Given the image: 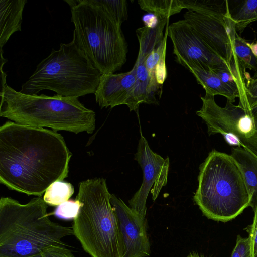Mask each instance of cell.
Returning <instances> with one entry per match:
<instances>
[{"instance_id": "1", "label": "cell", "mask_w": 257, "mask_h": 257, "mask_svg": "<svg viewBox=\"0 0 257 257\" xmlns=\"http://www.w3.org/2000/svg\"><path fill=\"white\" fill-rule=\"evenodd\" d=\"M72 153L57 131L8 121L0 127V182L41 197L68 177Z\"/></svg>"}, {"instance_id": "2", "label": "cell", "mask_w": 257, "mask_h": 257, "mask_svg": "<svg viewBox=\"0 0 257 257\" xmlns=\"http://www.w3.org/2000/svg\"><path fill=\"white\" fill-rule=\"evenodd\" d=\"M47 205L41 197L25 204L1 198L0 257H33L67 248L62 239L74 235L73 228L51 221Z\"/></svg>"}, {"instance_id": "3", "label": "cell", "mask_w": 257, "mask_h": 257, "mask_svg": "<svg viewBox=\"0 0 257 257\" xmlns=\"http://www.w3.org/2000/svg\"><path fill=\"white\" fill-rule=\"evenodd\" d=\"M70 7L73 38L102 74L119 70L127 60L128 45L118 23L99 0L65 1Z\"/></svg>"}, {"instance_id": "4", "label": "cell", "mask_w": 257, "mask_h": 257, "mask_svg": "<svg viewBox=\"0 0 257 257\" xmlns=\"http://www.w3.org/2000/svg\"><path fill=\"white\" fill-rule=\"evenodd\" d=\"M0 96V116L17 123L75 134H91L95 130V113L78 98L25 94L7 84L1 90Z\"/></svg>"}, {"instance_id": "5", "label": "cell", "mask_w": 257, "mask_h": 257, "mask_svg": "<svg viewBox=\"0 0 257 257\" xmlns=\"http://www.w3.org/2000/svg\"><path fill=\"white\" fill-rule=\"evenodd\" d=\"M78 187L76 199L81 206L73 219L74 235L91 257H122V237L106 180L87 179Z\"/></svg>"}, {"instance_id": "6", "label": "cell", "mask_w": 257, "mask_h": 257, "mask_svg": "<svg viewBox=\"0 0 257 257\" xmlns=\"http://www.w3.org/2000/svg\"><path fill=\"white\" fill-rule=\"evenodd\" d=\"M194 202L208 219L226 222L249 206L242 174L230 155L212 150L200 165Z\"/></svg>"}, {"instance_id": "7", "label": "cell", "mask_w": 257, "mask_h": 257, "mask_svg": "<svg viewBox=\"0 0 257 257\" xmlns=\"http://www.w3.org/2000/svg\"><path fill=\"white\" fill-rule=\"evenodd\" d=\"M102 74L74 41L61 43L37 66L20 92L34 95L50 90L63 97H77L95 93Z\"/></svg>"}, {"instance_id": "8", "label": "cell", "mask_w": 257, "mask_h": 257, "mask_svg": "<svg viewBox=\"0 0 257 257\" xmlns=\"http://www.w3.org/2000/svg\"><path fill=\"white\" fill-rule=\"evenodd\" d=\"M168 36L173 43L176 61L186 68L197 66L212 71L229 69L237 74L207 45L185 19L168 26Z\"/></svg>"}, {"instance_id": "9", "label": "cell", "mask_w": 257, "mask_h": 257, "mask_svg": "<svg viewBox=\"0 0 257 257\" xmlns=\"http://www.w3.org/2000/svg\"><path fill=\"white\" fill-rule=\"evenodd\" d=\"M183 16L207 45L225 62L231 69L245 76V71L241 66L234 52L233 38L236 31L229 10L225 23L188 11Z\"/></svg>"}, {"instance_id": "10", "label": "cell", "mask_w": 257, "mask_h": 257, "mask_svg": "<svg viewBox=\"0 0 257 257\" xmlns=\"http://www.w3.org/2000/svg\"><path fill=\"white\" fill-rule=\"evenodd\" d=\"M202 106L196 111L207 126L209 136L216 134H232L241 141L251 136L255 132L254 120L249 112L241 106L227 100L225 107L215 102L214 96L206 93L201 97Z\"/></svg>"}, {"instance_id": "11", "label": "cell", "mask_w": 257, "mask_h": 257, "mask_svg": "<svg viewBox=\"0 0 257 257\" xmlns=\"http://www.w3.org/2000/svg\"><path fill=\"white\" fill-rule=\"evenodd\" d=\"M135 160L138 161L143 173V180L139 190L128 201L130 207L145 218L146 201L150 191L155 201L163 188L167 184L170 165L169 157L164 159L154 152L146 138L141 134Z\"/></svg>"}, {"instance_id": "12", "label": "cell", "mask_w": 257, "mask_h": 257, "mask_svg": "<svg viewBox=\"0 0 257 257\" xmlns=\"http://www.w3.org/2000/svg\"><path fill=\"white\" fill-rule=\"evenodd\" d=\"M110 203L117 218L123 243L122 257H147L151 254L145 218L112 194Z\"/></svg>"}, {"instance_id": "13", "label": "cell", "mask_w": 257, "mask_h": 257, "mask_svg": "<svg viewBox=\"0 0 257 257\" xmlns=\"http://www.w3.org/2000/svg\"><path fill=\"white\" fill-rule=\"evenodd\" d=\"M136 77V65L127 72L102 74L94 93L95 100L101 108H111L126 105L133 89Z\"/></svg>"}, {"instance_id": "14", "label": "cell", "mask_w": 257, "mask_h": 257, "mask_svg": "<svg viewBox=\"0 0 257 257\" xmlns=\"http://www.w3.org/2000/svg\"><path fill=\"white\" fill-rule=\"evenodd\" d=\"M146 56L138 53L135 64L136 65V77L135 84L126 105L130 110L138 112L142 103L158 105L156 95L161 96L162 92L153 84L145 66Z\"/></svg>"}, {"instance_id": "15", "label": "cell", "mask_w": 257, "mask_h": 257, "mask_svg": "<svg viewBox=\"0 0 257 257\" xmlns=\"http://www.w3.org/2000/svg\"><path fill=\"white\" fill-rule=\"evenodd\" d=\"M237 146L231 149V157L243 177L254 211L257 207V157L246 149Z\"/></svg>"}, {"instance_id": "16", "label": "cell", "mask_w": 257, "mask_h": 257, "mask_svg": "<svg viewBox=\"0 0 257 257\" xmlns=\"http://www.w3.org/2000/svg\"><path fill=\"white\" fill-rule=\"evenodd\" d=\"M26 0H0V48L15 32L21 30Z\"/></svg>"}, {"instance_id": "17", "label": "cell", "mask_w": 257, "mask_h": 257, "mask_svg": "<svg viewBox=\"0 0 257 257\" xmlns=\"http://www.w3.org/2000/svg\"><path fill=\"white\" fill-rule=\"evenodd\" d=\"M188 69L194 76L198 84L204 89L206 93L213 96L220 95L225 97L227 100L233 103L238 94L223 82L216 74L210 69L197 66H192Z\"/></svg>"}, {"instance_id": "18", "label": "cell", "mask_w": 257, "mask_h": 257, "mask_svg": "<svg viewBox=\"0 0 257 257\" xmlns=\"http://www.w3.org/2000/svg\"><path fill=\"white\" fill-rule=\"evenodd\" d=\"M168 24L162 41L147 56L145 66L154 85L161 92L167 77L165 58Z\"/></svg>"}, {"instance_id": "19", "label": "cell", "mask_w": 257, "mask_h": 257, "mask_svg": "<svg viewBox=\"0 0 257 257\" xmlns=\"http://www.w3.org/2000/svg\"><path fill=\"white\" fill-rule=\"evenodd\" d=\"M182 2L184 9L188 11L226 22V14L229 9L227 0H182Z\"/></svg>"}, {"instance_id": "20", "label": "cell", "mask_w": 257, "mask_h": 257, "mask_svg": "<svg viewBox=\"0 0 257 257\" xmlns=\"http://www.w3.org/2000/svg\"><path fill=\"white\" fill-rule=\"evenodd\" d=\"M169 18L161 17L154 27L144 26L136 30L139 42V52L147 56L163 40V30Z\"/></svg>"}, {"instance_id": "21", "label": "cell", "mask_w": 257, "mask_h": 257, "mask_svg": "<svg viewBox=\"0 0 257 257\" xmlns=\"http://www.w3.org/2000/svg\"><path fill=\"white\" fill-rule=\"evenodd\" d=\"M229 6L230 16L235 24V30L241 33L251 23L257 21V0L233 1Z\"/></svg>"}, {"instance_id": "22", "label": "cell", "mask_w": 257, "mask_h": 257, "mask_svg": "<svg viewBox=\"0 0 257 257\" xmlns=\"http://www.w3.org/2000/svg\"><path fill=\"white\" fill-rule=\"evenodd\" d=\"M138 3L142 10L167 18L184 9L182 0H139Z\"/></svg>"}, {"instance_id": "23", "label": "cell", "mask_w": 257, "mask_h": 257, "mask_svg": "<svg viewBox=\"0 0 257 257\" xmlns=\"http://www.w3.org/2000/svg\"><path fill=\"white\" fill-rule=\"evenodd\" d=\"M74 192V187L71 183L57 181L47 189L43 198L45 203L49 205L58 206L68 201Z\"/></svg>"}, {"instance_id": "24", "label": "cell", "mask_w": 257, "mask_h": 257, "mask_svg": "<svg viewBox=\"0 0 257 257\" xmlns=\"http://www.w3.org/2000/svg\"><path fill=\"white\" fill-rule=\"evenodd\" d=\"M233 46L236 56L242 69L257 71V58L253 54L247 45V42L235 33L233 38Z\"/></svg>"}, {"instance_id": "25", "label": "cell", "mask_w": 257, "mask_h": 257, "mask_svg": "<svg viewBox=\"0 0 257 257\" xmlns=\"http://www.w3.org/2000/svg\"><path fill=\"white\" fill-rule=\"evenodd\" d=\"M107 11L119 24L127 20V4L125 0H99Z\"/></svg>"}, {"instance_id": "26", "label": "cell", "mask_w": 257, "mask_h": 257, "mask_svg": "<svg viewBox=\"0 0 257 257\" xmlns=\"http://www.w3.org/2000/svg\"><path fill=\"white\" fill-rule=\"evenodd\" d=\"M80 206L79 200H68L57 206L53 214L61 219H74L78 214Z\"/></svg>"}, {"instance_id": "27", "label": "cell", "mask_w": 257, "mask_h": 257, "mask_svg": "<svg viewBox=\"0 0 257 257\" xmlns=\"http://www.w3.org/2000/svg\"><path fill=\"white\" fill-rule=\"evenodd\" d=\"M231 257H251V244L249 237L237 236L235 246Z\"/></svg>"}, {"instance_id": "28", "label": "cell", "mask_w": 257, "mask_h": 257, "mask_svg": "<svg viewBox=\"0 0 257 257\" xmlns=\"http://www.w3.org/2000/svg\"><path fill=\"white\" fill-rule=\"evenodd\" d=\"M246 92L248 111L257 105V71L249 78L246 84Z\"/></svg>"}, {"instance_id": "29", "label": "cell", "mask_w": 257, "mask_h": 257, "mask_svg": "<svg viewBox=\"0 0 257 257\" xmlns=\"http://www.w3.org/2000/svg\"><path fill=\"white\" fill-rule=\"evenodd\" d=\"M253 220L251 225L246 228L251 244V257H257V207L253 211Z\"/></svg>"}, {"instance_id": "30", "label": "cell", "mask_w": 257, "mask_h": 257, "mask_svg": "<svg viewBox=\"0 0 257 257\" xmlns=\"http://www.w3.org/2000/svg\"><path fill=\"white\" fill-rule=\"evenodd\" d=\"M33 257H74L68 248L52 249L42 252Z\"/></svg>"}, {"instance_id": "31", "label": "cell", "mask_w": 257, "mask_h": 257, "mask_svg": "<svg viewBox=\"0 0 257 257\" xmlns=\"http://www.w3.org/2000/svg\"><path fill=\"white\" fill-rule=\"evenodd\" d=\"M241 146L257 157V130L251 136L241 141Z\"/></svg>"}, {"instance_id": "32", "label": "cell", "mask_w": 257, "mask_h": 257, "mask_svg": "<svg viewBox=\"0 0 257 257\" xmlns=\"http://www.w3.org/2000/svg\"><path fill=\"white\" fill-rule=\"evenodd\" d=\"M226 142L230 145L235 147L241 146L240 140L236 136L232 134L223 135Z\"/></svg>"}, {"instance_id": "33", "label": "cell", "mask_w": 257, "mask_h": 257, "mask_svg": "<svg viewBox=\"0 0 257 257\" xmlns=\"http://www.w3.org/2000/svg\"><path fill=\"white\" fill-rule=\"evenodd\" d=\"M252 116L257 130V105L251 108L248 111Z\"/></svg>"}, {"instance_id": "34", "label": "cell", "mask_w": 257, "mask_h": 257, "mask_svg": "<svg viewBox=\"0 0 257 257\" xmlns=\"http://www.w3.org/2000/svg\"><path fill=\"white\" fill-rule=\"evenodd\" d=\"M247 45L251 49L253 54L257 58V42L251 43L247 42Z\"/></svg>"}, {"instance_id": "35", "label": "cell", "mask_w": 257, "mask_h": 257, "mask_svg": "<svg viewBox=\"0 0 257 257\" xmlns=\"http://www.w3.org/2000/svg\"><path fill=\"white\" fill-rule=\"evenodd\" d=\"M188 257H201L197 254H190Z\"/></svg>"}]
</instances>
